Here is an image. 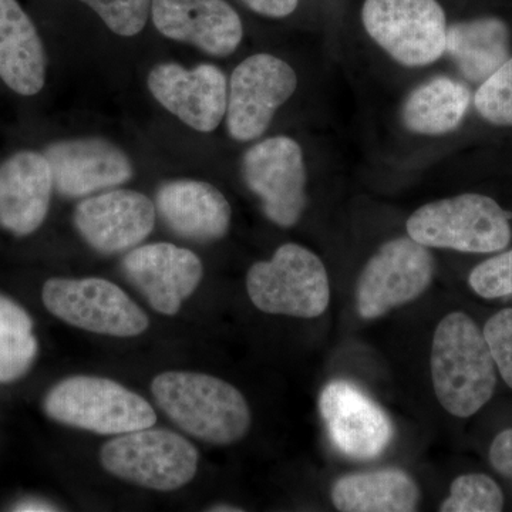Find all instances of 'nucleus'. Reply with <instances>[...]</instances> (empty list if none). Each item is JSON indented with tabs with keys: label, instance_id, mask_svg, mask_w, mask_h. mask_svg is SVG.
Segmentation results:
<instances>
[{
	"label": "nucleus",
	"instance_id": "f257e3e1",
	"mask_svg": "<svg viewBox=\"0 0 512 512\" xmlns=\"http://www.w3.org/2000/svg\"><path fill=\"white\" fill-rule=\"evenodd\" d=\"M430 367L437 400L453 416H474L494 396L497 366L484 333L467 313L451 312L441 319Z\"/></svg>",
	"mask_w": 512,
	"mask_h": 512
},
{
	"label": "nucleus",
	"instance_id": "f03ea898",
	"mask_svg": "<svg viewBox=\"0 0 512 512\" xmlns=\"http://www.w3.org/2000/svg\"><path fill=\"white\" fill-rule=\"evenodd\" d=\"M151 393L174 424L195 439L229 446L247 436L251 410L231 383L192 372H165L151 383Z\"/></svg>",
	"mask_w": 512,
	"mask_h": 512
},
{
	"label": "nucleus",
	"instance_id": "7ed1b4c3",
	"mask_svg": "<svg viewBox=\"0 0 512 512\" xmlns=\"http://www.w3.org/2000/svg\"><path fill=\"white\" fill-rule=\"evenodd\" d=\"M407 234L427 248L466 254H495L510 245V214L491 197L461 194L430 202L414 211Z\"/></svg>",
	"mask_w": 512,
	"mask_h": 512
},
{
	"label": "nucleus",
	"instance_id": "20e7f679",
	"mask_svg": "<svg viewBox=\"0 0 512 512\" xmlns=\"http://www.w3.org/2000/svg\"><path fill=\"white\" fill-rule=\"evenodd\" d=\"M43 407L57 423L103 436L147 429L157 421L153 407L140 394L96 376L62 380L47 394Z\"/></svg>",
	"mask_w": 512,
	"mask_h": 512
},
{
	"label": "nucleus",
	"instance_id": "39448f33",
	"mask_svg": "<svg viewBox=\"0 0 512 512\" xmlns=\"http://www.w3.org/2000/svg\"><path fill=\"white\" fill-rule=\"evenodd\" d=\"M247 291L256 308L269 315L318 318L330 302L329 276L322 259L298 244L282 245L271 261L252 265Z\"/></svg>",
	"mask_w": 512,
	"mask_h": 512
},
{
	"label": "nucleus",
	"instance_id": "423d86ee",
	"mask_svg": "<svg viewBox=\"0 0 512 512\" xmlns=\"http://www.w3.org/2000/svg\"><path fill=\"white\" fill-rule=\"evenodd\" d=\"M198 458L197 448L180 434L151 427L120 434L100 451L101 466L110 474L163 493L190 483Z\"/></svg>",
	"mask_w": 512,
	"mask_h": 512
},
{
	"label": "nucleus",
	"instance_id": "0eeeda50",
	"mask_svg": "<svg viewBox=\"0 0 512 512\" xmlns=\"http://www.w3.org/2000/svg\"><path fill=\"white\" fill-rule=\"evenodd\" d=\"M362 22L377 45L403 66H427L446 52V13L437 0H366Z\"/></svg>",
	"mask_w": 512,
	"mask_h": 512
},
{
	"label": "nucleus",
	"instance_id": "6e6552de",
	"mask_svg": "<svg viewBox=\"0 0 512 512\" xmlns=\"http://www.w3.org/2000/svg\"><path fill=\"white\" fill-rule=\"evenodd\" d=\"M42 298L56 318L99 335L133 338L146 332L150 323L146 312L107 279H49Z\"/></svg>",
	"mask_w": 512,
	"mask_h": 512
},
{
	"label": "nucleus",
	"instance_id": "1a4fd4ad",
	"mask_svg": "<svg viewBox=\"0 0 512 512\" xmlns=\"http://www.w3.org/2000/svg\"><path fill=\"white\" fill-rule=\"evenodd\" d=\"M434 258L429 248L410 237L386 242L367 261L356 286L357 312L377 319L416 301L429 288Z\"/></svg>",
	"mask_w": 512,
	"mask_h": 512
},
{
	"label": "nucleus",
	"instance_id": "9d476101",
	"mask_svg": "<svg viewBox=\"0 0 512 512\" xmlns=\"http://www.w3.org/2000/svg\"><path fill=\"white\" fill-rule=\"evenodd\" d=\"M242 174L269 221L282 228L298 224L306 208V170L302 148L293 138H266L249 148Z\"/></svg>",
	"mask_w": 512,
	"mask_h": 512
},
{
	"label": "nucleus",
	"instance_id": "9b49d317",
	"mask_svg": "<svg viewBox=\"0 0 512 512\" xmlns=\"http://www.w3.org/2000/svg\"><path fill=\"white\" fill-rule=\"evenodd\" d=\"M298 87L295 70L279 57L259 53L245 59L229 80L227 127L237 141L261 137L276 110Z\"/></svg>",
	"mask_w": 512,
	"mask_h": 512
},
{
	"label": "nucleus",
	"instance_id": "f8f14e48",
	"mask_svg": "<svg viewBox=\"0 0 512 512\" xmlns=\"http://www.w3.org/2000/svg\"><path fill=\"white\" fill-rule=\"evenodd\" d=\"M319 412L333 446L353 460L382 456L394 436L392 420L365 392L333 380L319 397Z\"/></svg>",
	"mask_w": 512,
	"mask_h": 512
},
{
	"label": "nucleus",
	"instance_id": "ddd939ff",
	"mask_svg": "<svg viewBox=\"0 0 512 512\" xmlns=\"http://www.w3.org/2000/svg\"><path fill=\"white\" fill-rule=\"evenodd\" d=\"M148 89L165 109L201 133L214 131L227 114V77L214 64L194 69L158 64L148 76Z\"/></svg>",
	"mask_w": 512,
	"mask_h": 512
},
{
	"label": "nucleus",
	"instance_id": "4468645a",
	"mask_svg": "<svg viewBox=\"0 0 512 512\" xmlns=\"http://www.w3.org/2000/svg\"><path fill=\"white\" fill-rule=\"evenodd\" d=\"M157 208L141 192L113 190L77 205L74 225L84 241L100 254L136 248L151 234Z\"/></svg>",
	"mask_w": 512,
	"mask_h": 512
},
{
	"label": "nucleus",
	"instance_id": "2eb2a0df",
	"mask_svg": "<svg viewBox=\"0 0 512 512\" xmlns=\"http://www.w3.org/2000/svg\"><path fill=\"white\" fill-rule=\"evenodd\" d=\"M124 274L151 308L174 316L200 285L204 268L190 249L167 242L136 247L123 259Z\"/></svg>",
	"mask_w": 512,
	"mask_h": 512
},
{
	"label": "nucleus",
	"instance_id": "dca6fc26",
	"mask_svg": "<svg viewBox=\"0 0 512 512\" xmlns=\"http://www.w3.org/2000/svg\"><path fill=\"white\" fill-rule=\"evenodd\" d=\"M151 16L161 35L211 56L232 55L244 36L241 18L225 0H153Z\"/></svg>",
	"mask_w": 512,
	"mask_h": 512
},
{
	"label": "nucleus",
	"instance_id": "f3484780",
	"mask_svg": "<svg viewBox=\"0 0 512 512\" xmlns=\"http://www.w3.org/2000/svg\"><path fill=\"white\" fill-rule=\"evenodd\" d=\"M53 185L69 198L86 197L127 183L133 165L119 147L101 138L59 141L47 147Z\"/></svg>",
	"mask_w": 512,
	"mask_h": 512
},
{
	"label": "nucleus",
	"instance_id": "a211bd4d",
	"mask_svg": "<svg viewBox=\"0 0 512 512\" xmlns=\"http://www.w3.org/2000/svg\"><path fill=\"white\" fill-rule=\"evenodd\" d=\"M52 168L45 154L20 151L0 165V225L18 237L33 234L49 211Z\"/></svg>",
	"mask_w": 512,
	"mask_h": 512
},
{
	"label": "nucleus",
	"instance_id": "6ab92c4d",
	"mask_svg": "<svg viewBox=\"0 0 512 512\" xmlns=\"http://www.w3.org/2000/svg\"><path fill=\"white\" fill-rule=\"evenodd\" d=\"M157 210L175 234L198 242L218 241L228 234L231 205L214 185L174 180L157 191Z\"/></svg>",
	"mask_w": 512,
	"mask_h": 512
},
{
	"label": "nucleus",
	"instance_id": "aec40b11",
	"mask_svg": "<svg viewBox=\"0 0 512 512\" xmlns=\"http://www.w3.org/2000/svg\"><path fill=\"white\" fill-rule=\"evenodd\" d=\"M0 79L22 96H35L45 86V49L18 0H0Z\"/></svg>",
	"mask_w": 512,
	"mask_h": 512
},
{
	"label": "nucleus",
	"instance_id": "412c9836",
	"mask_svg": "<svg viewBox=\"0 0 512 512\" xmlns=\"http://www.w3.org/2000/svg\"><path fill=\"white\" fill-rule=\"evenodd\" d=\"M446 52L471 83H483L511 55V33L504 20L485 16L447 26Z\"/></svg>",
	"mask_w": 512,
	"mask_h": 512
},
{
	"label": "nucleus",
	"instance_id": "4be33fe9",
	"mask_svg": "<svg viewBox=\"0 0 512 512\" xmlns=\"http://www.w3.org/2000/svg\"><path fill=\"white\" fill-rule=\"evenodd\" d=\"M330 498L343 512H410L417 510L420 490L399 468H383L339 478Z\"/></svg>",
	"mask_w": 512,
	"mask_h": 512
},
{
	"label": "nucleus",
	"instance_id": "5701e85b",
	"mask_svg": "<svg viewBox=\"0 0 512 512\" xmlns=\"http://www.w3.org/2000/svg\"><path fill=\"white\" fill-rule=\"evenodd\" d=\"M471 99L466 84L447 76L433 77L417 86L404 100V127L423 136L451 133L463 123Z\"/></svg>",
	"mask_w": 512,
	"mask_h": 512
},
{
	"label": "nucleus",
	"instance_id": "b1692460",
	"mask_svg": "<svg viewBox=\"0 0 512 512\" xmlns=\"http://www.w3.org/2000/svg\"><path fill=\"white\" fill-rule=\"evenodd\" d=\"M36 355L32 319L18 303L0 295V383L25 375Z\"/></svg>",
	"mask_w": 512,
	"mask_h": 512
},
{
	"label": "nucleus",
	"instance_id": "393cba45",
	"mask_svg": "<svg viewBox=\"0 0 512 512\" xmlns=\"http://www.w3.org/2000/svg\"><path fill=\"white\" fill-rule=\"evenodd\" d=\"M504 494L500 485L485 474H464L453 481L441 512H500Z\"/></svg>",
	"mask_w": 512,
	"mask_h": 512
},
{
	"label": "nucleus",
	"instance_id": "a878e982",
	"mask_svg": "<svg viewBox=\"0 0 512 512\" xmlns=\"http://www.w3.org/2000/svg\"><path fill=\"white\" fill-rule=\"evenodd\" d=\"M474 106L488 123L512 127V57L480 84Z\"/></svg>",
	"mask_w": 512,
	"mask_h": 512
},
{
	"label": "nucleus",
	"instance_id": "bb28decb",
	"mask_svg": "<svg viewBox=\"0 0 512 512\" xmlns=\"http://www.w3.org/2000/svg\"><path fill=\"white\" fill-rule=\"evenodd\" d=\"M116 35L136 36L146 26L153 0H82Z\"/></svg>",
	"mask_w": 512,
	"mask_h": 512
},
{
	"label": "nucleus",
	"instance_id": "cd10ccee",
	"mask_svg": "<svg viewBox=\"0 0 512 512\" xmlns=\"http://www.w3.org/2000/svg\"><path fill=\"white\" fill-rule=\"evenodd\" d=\"M468 285L484 299L512 298V249L477 265Z\"/></svg>",
	"mask_w": 512,
	"mask_h": 512
},
{
	"label": "nucleus",
	"instance_id": "c85d7f7f",
	"mask_svg": "<svg viewBox=\"0 0 512 512\" xmlns=\"http://www.w3.org/2000/svg\"><path fill=\"white\" fill-rule=\"evenodd\" d=\"M483 333L497 372L512 389V308L491 316L485 323Z\"/></svg>",
	"mask_w": 512,
	"mask_h": 512
},
{
	"label": "nucleus",
	"instance_id": "c756f323",
	"mask_svg": "<svg viewBox=\"0 0 512 512\" xmlns=\"http://www.w3.org/2000/svg\"><path fill=\"white\" fill-rule=\"evenodd\" d=\"M490 463L501 476L512 481V429L495 437L490 447Z\"/></svg>",
	"mask_w": 512,
	"mask_h": 512
},
{
	"label": "nucleus",
	"instance_id": "7c9ffc66",
	"mask_svg": "<svg viewBox=\"0 0 512 512\" xmlns=\"http://www.w3.org/2000/svg\"><path fill=\"white\" fill-rule=\"evenodd\" d=\"M249 9L268 18H286L298 8L299 0H242Z\"/></svg>",
	"mask_w": 512,
	"mask_h": 512
},
{
	"label": "nucleus",
	"instance_id": "2f4dec72",
	"mask_svg": "<svg viewBox=\"0 0 512 512\" xmlns=\"http://www.w3.org/2000/svg\"><path fill=\"white\" fill-rule=\"evenodd\" d=\"M15 511H55V508L52 505H47L45 503H36V501H28V503L19 504L18 507L15 508Z\"/></svg>",
	"mask_w": 512,
	"mask_h": 512
},
{
	"label": "nucleus",
	"instance_id": "473e14b6",
	"mask_svg": "<svg viewBox=\"0 0 512 512\" xmlns=\"http://www.w3.org/2000/svg\"><path fill=\"white\" fill-rule=\"evenodd\" d=\"M210 511L214 512H241V508L232 507V505H214V507L210 508Z\"/></svg>",
	"mask_w": 512,
	"mask_h": 512
}]
</instances>
